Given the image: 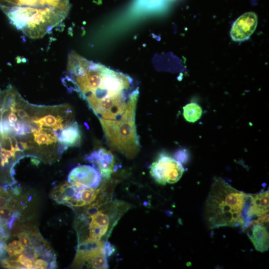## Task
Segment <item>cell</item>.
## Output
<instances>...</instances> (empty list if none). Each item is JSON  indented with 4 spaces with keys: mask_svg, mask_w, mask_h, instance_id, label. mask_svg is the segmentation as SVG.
I'll use <instances>...</instances> for the list:
<instances>
[{
    "mask_svg": "<svg viewBox=\"0 0 269 269\" xmlns=\"http://www.w3.org/2000/svg\"><path fill=\"white\" fill-rule=\"evenodd\" d=\"M62 81L87 102L100 121L121 119L131 106L137 104L138 88L130 76L74 51L68 55Z\"/></svg>",
    "mask_w": 269,
    "mask_h": 269,
    "instance_id": "cell-1",
    "label": "cell"
},
{
    "mask_svg": "<svg viewBox=\"0 0 269 269\" xmlns=\"http://www.w3.org/2000/svg\"><path fill=\"white\" fill-rule=\"evenodd\" d=\"M249 194L234 188L221 177L214 178L204 205L208 227H244L243 212Z\"/></svg>",
    "mask_w": 269,
    "mask_h": 269,
    "instance_id": "cell-2",
    "label": "cell"
},
{
    "mask_svg": "<svg viewBox=\"0 0 269 269\" xmlns=\"http://www.w3.org/2000/svg\"><path fill=\"white\" fill-rule=\"evenodd\" d=\"M88 206L76 221L79 243L107 241L120 219L131 208L129 203L112 199L97 200Z\"/></svg>",
    "mask_w": 269,
    "mask_h": 269,
    "instance_id": "cell-3",
    "label": "cell"
},
{
    "mask_svg": "<svg viewBox=\"0 0 269 269\" xmlns=\"http://www.w3.org/2000/svg\"><path fill=\"white\" fill-rule=\"evenodd\" d=\"M136 107H130L121 119L100 121L108 143L129 158L134 157L140 148L135 122Z\"/></svg>",
    "mask_w": 269,
    "mask_h": 269,
    "instance_id": "cell-4",
    "label": "cell"
},
{
    "mask_svg": "<svg viewBox=\"0 0 269 269\" xmlns=\"http://www.w3.org/2000/svg\"><path fill=\"white\" fill-rule=\"evenodd\" d=\"M13 6H20L28 19L36 20L56 12L68 14L70 4L69 0H0L1 9Z\"/></svg>",
    "mask_w": 269,
    "mask_h": 269,
    "instance_id": "cell-5",
    "label": "cell"
},
{
    "mask_svg": "<svg viewBox=\"0 0 269 269\" xmlns=\"http://www.w3.org/2000/svg\"><path fill=\"white\" fill-rule=\"evenodd\" d=\"M184 168L181 163L171 156L161 154L150 166V174L160 185L177 182L182 177Z\"/></svg>",
    "mask_w": 269,
    "mask_h": 269,
    "instance_id": "cell-6",
    "label": "cell"
},
{
    "mask_svg": "<svg viewBox=\"0 0 269 269\" xmlns=\"http://www.w3.org/2000/svg\"><path fill=\"white\" fill-rule=\"evenodd\" d=\"M68 182L78 186L97 188L102 182V176L94 167L81 165L73 168L68 176Z\"/></svg>",
    "mask_w": 269,
    "mask_h": 269,
    "instance_id": "cell-7",
    "label": "cell"
},
{
    "mask_svg": "<svg viewBox=\"0 0 269 269\" xmlns=\"http://www.w3.org/2000/svg\"><path fill=\"white\" fill-rule=\"evenodd\" d=\"M258 24V17L254 12L241 15L233 23L230 35L233 40L242 42L248 39L255 31Z\"/></svg>",
    "mask_w": 269,
    "mask_h": 269,
    "instance_id": "cell-8",
    "label": "cell"
},
{
    "mask_svg": "<svg viewBox=\"0 0 269 269\" xmlns=\"http://www.w3.org/2000/svg\"><path fill=\"white\" fill-rule=\"evenodd\" d=\"M86 160L93 164L104 179H110L115 168V157L110 151L101 148L92 152Z\"/></svg>",
    "mask_w": 269,
    "mask_h": 269,
    "instance_id": "cell-9",
    "label": "cell"
},
{
    "mask_svg": "<svg viewBox=\"0 0 269 269\" xmlns=\"http://www.w3.org/2000/svg\"><path fill=\"white\" fill-rule=\"evenodd\" d=\"M251 232L248 236L255 249L263 253L269 250V234L266 226L260 223H251Z\"/></svg>",
    "mask_w": 269,
    "mask_h": 269,
    "instance_id": "cell-10",
    "label": "cell"
},
{
    "mask_svg": "<svg viewBox=\"0 0 269 269\" xmlns=\"http://www.w3.org/2000/svg\"><path fill=\"white\" fill-rule=\"evenodd\" d=\"M250 205L247 215L249 217H260L269 212V190L254 194H249Z\"/></svg>",
    "mask_w": 269,
    "mask_h": 269,
    "instance_id": "cell-11",
    "label": "cell"
},
{
    "mask_svg": "<svg viewBox=\"0 0 269 269\" xmlns=\"http://www.w3.org/2000/svg\"><path fill=\"white\" fill-rule=\"evenodd\" d=\"M57 138L60 142L68 146H75L79 144L81 138L80 131L76 122L67 125L63 128Z\"/></svg>",
    "mask_w": 269,
    "mask_h": 269,
    "instance_id": "cell-12",
    "label": "cell"
},
{
    "mask_svg": "<svg viewBox=\"0 0 269 269\" xmlns=\"http://www.w3.org/2000/svg\"><path fill=\"white\" fill-rule=\"evenodd\" d=\"M79 187L69 183H65L55 189L51 196L57 202L66 203L73 199Z\"/></svg>",
    "mask_w": 269,
    "mask_h": 269,
    "instance_id": "cell-13",
    "label": "cell"
},
{
    "mask_svg": "<svg viewBox=\"0 0 269 269\" xmlns=\"http://www.w3.org/2000/svg\"><path fill=\"white\" fill-rule=\"evenodd\" d=\"M168 0H134L133 10L136 12L147 13L161 8Z\"/></svg>",
    "mask_w": 269,
    "mask_h": 269,
    "instance_id": "cell-14",
    "label": "cell"
},
{
    "mask_svg": "<svg viewBox=\"0 0 269 269\" xmlns=\"http://www.w3.org/2000/svg\"><path fill=\"white\" fill-rule=\"evenodd\" d=\"M33 121L39 124L42 128L44 126L51 128L55 132L63 129V119L60 116L55 117L52 115H47L40 119H35Z\"/></svg>",
    "mask_w": 269,
    "mask_h": 269,
    "instance_id": "cell-15",
    "label": "cell"
},
{
    "mask_svg": "<svg viewBox=\"0 0 269 269\" xmlns=\"http://www.w3.org/2000/svg\"><path fill=\"white\" fill-rule=\"evenodd\" d=\"M184 119L189 123L197 121L202 114V108L196 103H190L183 107Z\"/></svg>",
    "mask_w": 269,
    "mask_h": 269,
    "instance_id": "cell-16",
    "label": "cell"
},
{
    "mask_svg": "<svg viewBox=\"0 0 269 269\" xmlns=\"http://www.w3.org/2000/svg\"><path fill=\"white\" fill-rule=\"evenodd\" d=\"M22 254L26 258L33 261L35 260L38 256L37 250L33 246L31 245L26 247V249H24Z\"/></svg>",
    "mask_w": 269,
    "mask_h": 269,
    "instance_id": "cell-17",
    "label": "cell"
},
{
    "mask_svg": "<svg viewBox=\"0 0 269 269\" xmlns=\"http://www.w3.org/2000/svg\"><path fill=\"white\" fill-rule=\"evenodd\" d=\"M12 213V209L8 206L0 208V218L2 220L9 221Z\"/></svg>",
    "mask_w": 269,
    "mask_h": 269,
    "instance_id": "cell-18",
    "label": "cell"
},
{
    "mask_svg": "<svg viewBox=\"0 0 269 269\" xmlns=\"http://www.w3.org/2000/svg\"><path fill=\"white\" fill-rule=\"evenodd\" d=\"M17 261L25 267L26 269H33V264L32 261L26 258L22 254L17 257Z\"/></svg>",
    "mask_w": 269,
    "mask_h": 269,
    "instance_id": "cell-19",
    "label": "cell"
},
{
    "mask_svg": "<svg viewBox=\"0 0 269 269\" xmlns=\"http://www.w3.org/2000/svg\"><path fill=\"white\" fill-rule=\"evenodd\" d=\"M17 237L24 248L27 247L31 245L30 239L27 233L25 232L20 233L18 234Z\"/></svg>",
    "mask_w": 269,
    "mask_h": 269,
    "instance_id": "cell-20",
    "label": "cell"
},
{
    "mask_svg": "<svg viewBox=\"0 0 269 269\" xmlns=\"http://www.w3.org/2000/svg\"><path fill=\"white\" fill-rule=\"evenodd\" d=\"M33 269H46L48 267V263L46 261L38 259L33 261Z\"/></svg>",
    "mask_w": 269,
    "mask_h": 269,
    "instance_id": "cell-21",
    "label": "cell"
},
{
    "mask_svg": "<svg viewBox=\"0 0 269 269\" xmlns=\"http://www.w3.org/2000/svg\"><path fill=\"white\" fill-rule=\"evenodd\" d=\"M9 244L17 251L19 254L21 253L24 250V247L19 241L14 240Z\"/></svg>",
    "mask_w": 269,
    "mask_h": 269,
    "instance_id": "cell-22",
    "label": "cell"
},
{
    "mask_svg": "<svg viewBox=\"0 0 269 269\" xmlns=\"http://www.w3.org/2000/svg\"><path fill=\"white\" fill-rule=\"evenodd\" d=\"M6 196V193L0 195V208L6 207L9 205V199Z\"/></svg>",
    "mask_w": 269,
    "mask_h": 269,
    "instance_id": "cell-23",
    "label": "cell"
},
{
    "mask_svg": "<svg viewBox=\"0 0 269 269\" xmlns=\"http://www.w3.org/2000/svg\"><path fill=\"white\" fill-rule=\"evenodd\" d=\"M5 251L7 252L8 255L10 257H14L19 255L17 251L12 247H11L9 244L6 245L5 244Z\"/></svg>",
    "mask_w": 269,
    "mask_h": 269,
    "instance_id": "cell-24",
    "label": "cell"
},
{
    "mask_svg": "<svg viewBox=\"0 0 269 269\" xmlns=\"http://www.w3.org/2000/svg\"><path fill=\"white\" fill-rule=\"evenodd\" d=\"M15 151H11L9 150H6V149L2 148L0 154V155L4 157V158L8 159L11 157H14L15 155Z\"/></svg>",
    "mask_w": 269,
    "mask_h": 269,
    "instance_id": "cell-25",
    "label": "cell"
},
{
    "mask_svg": "<svg viewBox=\"0 0 269 269\" xmlns=\"http://www.w3.org/2000/svg\"><path fill=\"white\" fill-rule=\"evenodd\" d=\"M105 251L107 257L110 256L115 252L114 247L108 241L105 243Z\"/></svg>",
    "mask_w": 269,
    "mask_h": 269,
    "instance_id": "cell-26",
    "label": "cell"
},
{
    "mask_svg": "<svg viewBox=\"0 0 269 269\" xmlns=\"http://www.w3.org/2000/svg\"><path fill=\"white\" fill-rule=\"evenodd\" d=\"M13 112H16L17 116L19 117V118L21 119H25L28 117V114L23 109H16L15 108Z\"/></svg>",
    "mask_w": 269,
    "mask_h": 269,
    "instance_id": "cell-27",
    "label": "cell"
},
{
    "mask_svg": "<svg viewBox=\"0 0 269 269\" xmlns=\"http://www.w3.org/2000/svg\"><path fill=\"white\" fill-rule=\"evenodd\" d=\"M17 146L18 150L20 151H23L29 148V146L27 143L26 142L22 141H17Z\"/></svg>",
    "mask_w": 269,
    "mask_h": 269,
    "instance_id": "cell-28",
    "label": "cell"
},
{
    "mask_svg": "<svg viewBox=\"0 0 269 269\" xmlns=\"http://www.w3.org/2000/svg\"><path fill=\"white\" fill-rule=\"evenodd\" d=\"M17 118L14 112H11L8 117V121L10 125L12 127L14 123L17 121Z\"/></svg>",
    "mask_w": 269,
    "mask_h": 269,
    "instance_id": "cell-29",
    "label": "cell"
},
{
    "mask_svg": "<svg viewBox=\"0 0 269 269\" xmlns=\"http://www.w3.org/2000/svg\"><path fill=\"white\" fill-rule=\"evenodd\" d=\"M31 162L33 164H34V165H35L36 166H38V164L40 163V161L38 159H36L35 158H31Z\"/></svg>",
    "mask_w": 269,
    "mask_h": 269,
    "instance_id": "cell-30",
    "label": "cell"
},
{
    "mask_svg": "<svg viewBox=\"0 0 269 269\" xmlns=\"http://www.w3.org/2000/svg\"><path fill=\"white\" fill-rule=\"evenodd\" d=\"M56 261H52L51 262V263H50L49 264V268H50V269H53V268H55V267H56Z\"/></svg>",
    "mask_w": 269,
    "mask_h": 269,
    "instance_id": "cell-31",
    "label": "cell"
},
{
    "mask_svg": "<svg viewBox=\"0 0 269 269\" xmlns=\"http://www.w3.org/2000/svg\"><path fill=\"white\" fill-rule=\"evenodd\" d=\"M3 138V136L2 134L0 132V145H1V143L2 141Z\"/></svg>",
    "mask_w": 269,
    "mask_h": 269,
    "instance_id": "cell-32",
    "label": "cell"
}]
</instances>
